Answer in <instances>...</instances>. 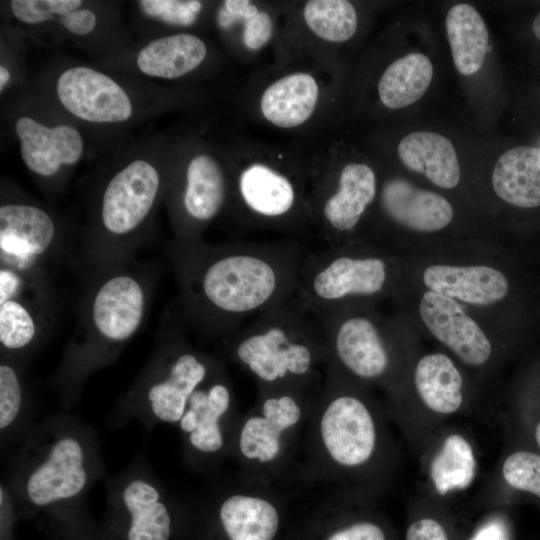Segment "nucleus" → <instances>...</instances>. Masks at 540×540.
Here are the masks:
<instances>
[{
	"mask_svg": "<svg viewBox=\"0 0 540 540\" xmlns=\"http://www.w3.org/2000/svg\"><path fill=\"white\" fill-rule=\"evenodd\" d=\"M309 250L295 237L227 243L174 239L166 256L178 288L175 302L192 333L222 341L296 294Z\"/></svg>",
	"mask_w": 540,
	"mask_h": 540,
	"instance_id": "1",
	"label": "nucleus"
},
{
	"mask_svg": "<svg viewBox=\"0 0 540 540\" xmlns=\"http://www.w3.org/2000/svg\"><path fill=\"white\" fill-rule=\"evenodd\" d=\"M77 322L55 383L74 397L86 378L107 365L142 327L155 272L134 260L84 275Z\"/></svg>",
	"mask_w": 540,
	"mask_h": 540,
	"instance_id": "2",
	"label": "nucleus"
},
{
	"mask_svg": "<svg viewBox=\"0 0 540 540\" xmlns=\"http://www.w3.org/2000/svg\"><path fill=\"white\" fill-rule=\"evenodd\" d=\"M261 388L308 385L329 352L321 319L296 294L222 340Z\"/></svg>",
	"mask_w": 540,
	"mask_h": 540,
	"instance_id": "3",
	"label": "nucleus"
},
{
	"mask_svg": "<svg viewBox=\"0 0 540 540\" xmlns=\"http://www.w3.org/2000/svg\"><path fill=\"white\" fill-rule=\"evenodd\" d=\"M89 435L75 424L52 423L27 442L15 479L21 501L33 511L60 516L68 524L71 512L98 472Z\"/></svg>",
	"mask_w": 540,
	"mask_h": 540,
	"instance_id": "4",
	"label": "nucleus"
},
{
	"mask_svg": "<svg viewBox=\"0 0 540 540\" xmlns=\"http://www.w3.org/2000/svg\"><path fill=\"white\" fill-rule=\"evenodd\" d=\"M176 302L163 314L154 352L129 400L155 422L178 424L192 395L221 366L196 348Z\"/></svg>",
	"mask_w": 540,
	"mask_h": 540,
	"instance_id": "5",
	"label": "nucleus"
},
{
	"mask_svg": "<svg viewBox=\"0 0 540 540\" xmlns=\"http://www.w3.org/2000/svg\"><path fill=\"white\" fill-rule=\"evenodd\" d=\"M388 278L384 257L355 251L346 242L326 245L305 256L296 296L320 315L382 293Z\"/></svg>",
	"mask_w": 540,
	"mask_h": 540,
	"instance_id": "6",
	"label": "nucleus"
},
{
	"mask_svg": "<svg viewBox=\"0 0 540 540\" xmlns=\"http://www.w3.org/2000/svg\"><path fill=\"white\" fill-rule=\"evenodd\" d=\"M306 179L295 168L255 158L231 179V197L249 225L293 236L310 229Z\"/></svg>",
	"mask_w": 540,
	"mask_h": 540,
	"instance_id": "7",
	"label": "nucleus"
},
{
	"mask_svg": "<svg viewBox=\"0 0 540 540\" xmlns=\"http://www.w3.org/2000/svg\"><path fill=\"white\" fill-rule=\"evenodd\" d=\"M47 272H22L0 265L1 355L20 358L42 341L56 313Z\"/></svg>",
	"mask_w": 540,
	"mask_h": 540,
	"instance_id": "8",
	"label": "nucleus"
},
{
	"mask_svg": "<svg viewBox=\"0 0 540 540\" xmlns=\"http://www.w3.org/2000/svg\"><path fill=\"white\" fill-rule=\"evenodd\" d=\"M313 181L308 195L310 228L322 246L345 243L377 196L374 170L350 162L335 172L325 169Z\"/></svg>",
	"mask_w": 540,
	"mask_h": 540,
	"instance_id": "9",
	"label": "nucleus"
},
{
	"mask_svg": "<svg viewBox=\"0 0 540 540\" xmlns=\"http://www.w3.org/2000/svg\"><path fill=\"white\" fill-rule=\"evenodd\" d=\"M59 261L74 265L75 250L65 242L44 209L25 203L0 207V265L22 272H47Z\"/></svg>",
	"mask_w": 540,
	"mask_h": 540,
	"instance_id": "10",
	"label": "nucleus"
},
{
	"mask_svg": "<svg viewBox=\"0 0 540 540\" xmlns=\"http://www.w3.org/2000/svg\"><path fill=\"white\" fill-rule=\"evenodd\" d=\"M329 381L318 424L322 449L336 466L360 468L372 460L377 450L375 418L360 397L341 391Z\"/></svg>",
	"mask_w": 540,
	"mask_h": 540,
	"instance_id": "11",
	"label": "nucleus"
},
{
	"mask_svg": "<svg viewBox=\"0 0 540 540\" xmlns=\"http://www.w3.org/2000/svg\"><path fill=\"white\" fill-rule=\"evenodd\" d=\"M323 324L329 364L365 381L384 378L391 356L378 324L367 314L342 306L317 315Z\"/></svg>",
	"mask_w": 540,
	"mask_h": 540,
	"instance_id": "12",
	"label": "nucleus"
},
{
	"mask_svg": "<svg viewBox=\"0 0 540 540\" xmlns=\"http://www.w3.org/2000/svg\"><path fill=\"white\" fill-rule=\"evenodd\" d=\"M104 532L112 540H170L172 514L154 480L134 473L122 479L110 498Z\"/></svg>",
	"mask_w": 540,
	"mask_h": 540,
	"instance_id": "13",
	"label": "nucleus"
},
{
	"mask_svg": "<svg viewBox=\"0 0 540 540\" xmlns=\"http://www.w3.org/2000/svg\"><path fill=\"white\" fill-rule=\"evenodd\" d=\"M307 385L262 388L257 410L242 423L238 450L248 461L270 464L283 450L285 435L301 420V390Z\"/></svg>",
	"mask_w": 540,
	"mask_h": 540,
	"instance_id": "14",
	"label": "nucleus"
},
{
	"mask_svg": "<svg viewBox=\"0 0 540 540\" xmlns=\"http://www.w3.org/2000/svg\"><path fill=\"white\" fill-rule=\"evenodd\" d=\"M231 197V179L220 163L207 154L190 159L178 191L175 240L202 241L206 226L224 209Z\"/></svg>",
	"mask_w": 540,
	"mask_h": 540,
	"instance_id": "15",
	"label": "nucleus"
},
{
	"mask_svg": "<svg viewBox=\"0 0 540 540\" xmlns=\"http://www.w3.org/2000/svg\"><path fill=\"white\" fill-rule=\"evenodd\" d=\"M57 95L70 113L85 121L123 122L132 115V104L124 89L91 68L65 70L57 82Z\"/></svg>",
	"mask_w": 540,
	"mask_h": 540,
	"instance_id": "16",
	"label": "nucleus"
},
{
	"mask_svg": "<svg viewBox=\"0 0 540 540\" xmlns=\"http://www.w3.org/2000/svg\"><path fill=\"white\" fill-rule=\"evenodd\" d=\"M419 312L431 334L467 365L480 366L490 358L489 339L456 300L429 290Z\"/></svg>",
	"mask_w": 540,
	"mask_h": 540,
	"instance_id": "17",
	"label": "nucleus"
},
{
	"mask_svg": "<svg viewBox=\"0 0 540 540\" xmlns=\"http://www.w3.org/2000/svg\"><path fill=\"white\" fill-rule=\"evenodd\" d=\"M232 404V390L220 366L192 395L178 425L197 453L212 455L224 447L223 420Z\"/></svg>",
	"mask_w": 540,
	"mask_h": 540,
	"instance_id": "18",
	"label": "nucleus"
},
{
	"mask_svg": "<svg viewBox=\"0 0 540 540\" xmlns=\"http://www.w3.org/2000/svg\"><path fill=\"white\" fill-rule=\"evenodd\" d=\"M380 208L393 223L419 232H433L446 227L454 211L443 196L393 177L380 191Z\"/></svg>",
	"mask_w": 540,
	"mask_h": 540,
	"instance_id": "19",
	"label": "nucleus"
},
{
	"mask_svg": "<svg viewBox=\"0 0 540 540\" xmlns=\"http://www.w3.org/2000/svg\"><path fill=\"white\" fill-rule=\"evenodd\" d=\"M321 97L317 77L305 70L286 73L270 82L259 97L264 120L281 129L302 126L314 115Z\"/></svg>",
	"mask_w": 540,
	"mask_h": 540,
	"instance_id": "20",
	"label": "nucleus"
},
{
	"mask_svg": "<svg viewBox=\"0 0 540 540\" xmlns=\"http://www.w3.org/2000/svg\"><path fill=\"white\" fill-rule=\"evenodd\" d=\"M15 130L24 163L40 176L51 177L62 164H75L82 155V137L71 126L49 128L30 117H21Z\"/></svg>",
	"mask_w": 540,
	"mask_h": 540,
	"instance_id": "21",
	"label": "nucleus"
},
{
	"mask_svg": "<svg viewBox=\"0 0 540 540\" xmlns=\"http://www.w3.org/2000/svg\"><path fill=\"white\" fill-rule=\"evenodd\" d=\"M433 292L474 305H490L503 299L509 289L505 275L483 265H431L423 273Z\"/></svg>",
	"mask_w": 540,
	"mask_h": 540,
	"instance_id": "22",
	"label": "nucleus"
},
{
	"mask_svg": "<svg viewBox=\"0 0 540 540\" xmlns=\"http://www.w3.org/2000/svg\"><path fill=\"white\" fill-rule=\"evenodd\" d=\"M402 163L412 171L425 175L435 185L454 188L460 180V166L451 141L429 131L413 132L398 144Z\"/></svg>",
	"mask_w": 540,
	"mask_h": 540,
	"instance_id": "23",
	"label": "nucleus"
},
{
	"mask_svg": "<svg viewBox=\"0 0 540 540\" xmlns=\"http://www.w3.org/2000/svg\"><path fill=\"white\" fill-rule=\"evenodd\" d=\"M496 194L522 208L540 206V148L519 146L507 150L492 173Z\"/></svg>",
	"mask_w": 540,
	"mask_h": 540,
	"instance_id": "24",
	"label": "nucleus"
},
{
	"mask_svg": "<svg viewBox=\"0 0 540 540\" xmlns=\"http://www.w3.org/2000/svg\"><path fill=\"white\" fill-rule=\"evenodd\" d=\"M220 527L228 540H273L279 526L276 507L269 500L235 493L218 508Z\"/></svg>",
	"mask_w": 540,
	"mask_h": 540,
	"instance_id": "25",
	"label": "nucleus"
},
{
	"mask_svg": "<svg viewBox=\"0 0 540 540\" xmlns=\"http://www.w3.org/2000/svg\"><path fill=\"white\" fill-rule=\"evenodd\" d=\"M418 396L434 414L451 415L463 403V379L454 362L443 353L420 358L414 371Z\"/></svg>",
	"mask_w": 540,
	"mask_h": 540,
	"instance_id": "26",
	"label": "nucleus"
},
{
	"mask_svg": "<svg viewBox=\"0 0 540 540\" xmlns=\"http://www.w3.org/2000/svg\"><path fill=\"white\" fill-rule=\"evenodd\" d=\"M206 55V45L199 37L180 33L147 44L138 53L137 65L146 75L174 79L196 69Z\"/></svg>",
	"mask_w": 540,
	"mask_h": 540,
	"instance_id": "27",
	"label": "nucleus"
},
{
	"mask_svg": "<svg viewBox=\"0 0 540 540\" xmlns=\"http://www.w3.org/2000/svg\"><path fill=\"white\" fill-rule=\"evenodd\" d=\"M446 32L458 72L469 76L479 71L489 42L487 26L480 13L469 4L454 5L447 12Z\"/></svg>",
	"mask_w": 540,
	"mask_h": 540,
	"instance_id": "28",
	"label": "nucleus"
},
{
	"mask_svg": "<svg viewBox=\"0 0 540 540\" xmlns=\"http://www.w3.org/2000/svg\"><path fill=\"white\" fill-rule=\"evenodd\" d=\"M432 63L422 53H409L395 60L383 72L378 93L384 106L407 107L419 100L431 84Z\"/></svg>",
	"mask_w": 540,
	"mask_h": 540,
	"instance_id": "29",
	"label": "nucleus"
},
{
	"mask_svg": "<svg viewBox=\"0 0 540 540\" xmlns=\"http://www.w3.org/2000/svg\"><path fill=\"white\" fill-rule=\"evenodd\" d=\"M477 461L470 442L461 434L448 435L430 464V479L437 494L468 488L474 480Z\"/></svg>",
	"mask_w": 540,
	"mask_h": 540,
	"instance_id": "30",
	"label": "nucleus"
},
{
	"mask_svg": "<svg viewBox=\"0 0 540 540\" xmlns=\"http://www.w3.org/2000/svg\"><path fill=\"white\" fill-rule=\"evenodd\" d=\"M221 28L237 26L239 40L245 52L264 49L272 40L275 25L271 14L249 0H226L218 13Z\"/></svg>",
	"mask_w": 540,
	"mask_h": 540,
	"instance_id": "31",
	"label": "nucleus"
},
{
	"mask_svg": "<svg viewBox=\"0 0 540 540\" xmlns=\"http://www.w3.org/2000/svg\"><path fill=\"white\" fill-rule=\"evenodd\" d=\"M303 21L312 34L330 43L349 40L358 25L357 11L346 0H310L302 10Z\"/></svg>",
	"mask_w": 540,
	"mask_h": 540,
	"instance_id": "32",
	"label": "nucleus"
},
{
	"mask_svg": "<svg viewBox=\"0 0 540 540\" xmlns=\"http://www.w3.org/2000/svg\"><path fill=\"white\" fill-rule=\"evenodd\" d=\"M26 391L17 359L1 355L0 430L7 433L16 426L24 411Z\"/></svg>",
	"mask_w": 540,
	"mask_h": 540,
	"instance_id": "33",
	"label": "nucleus"
},
{
	"mask_svg": "<svg viewBox=\"0 0 540 540\" xmlns=\"http://www.w3.org/2000/svg\"><path fill=\"white\" fill-rule=\"evenodd\" d=\"M504 481L513 489L540 499V454L518 450L509 454L502 465Z\"/></svg>",
	"mask_w": 540,
	"mask_h": 540,
	"instance_id": "34",
	"label": "nucleus"
},
{
	"mask_svg": "<svg viewBox=\"0 0 540 540\" xmlns=\"http://www.w3.org/2000/svg\"><path fill=\"white\" fill-rule=\"evenodd\" d=\"M79 0H13L10 7L14 16L27 24H40L54 15L64 16L77 10Z\"/></svg>",
	"mask_w": 540,
	"mask_h": 540,
	"instance_id": "35",
	"label": "nucleus"
},
{
	"mask_svg": "<svg viewBox=\"0 0 540 540\" xmlns=\"http://www.w3.org/2000/svg\"><path fill=\"white\" fill-rule=\"evenodd\" d=\"M140 4L148 15L182 26L191 25L202 9V3L195 0H146L141 1Z\"/></svg>",
	"mask_w": 540,
	"mask_h": 540,
	"instance_id": "36",
	"label": "nucleus"
},
{
	"mask_svg": "<svg viewBox=\"0 0 540 540\" xmlns=\"http://www.w3.org/2000/svg\"><path fill=\"white\" fill-rule=\"evenodd\" d=\"M327 540H386V537L375 523L361 521L334 531Z\"/></svg>",
	"mask_w": 540,
	"mask_h": 540,
	"instance_id": "37",
	"label": "nucleus"
},
{
	"mask_svg": "<svg viewBox=\"0 0 540 540\" xmlns=\"http://www.w3.org/2000/svg\"><path fill=\"white\" fill-rule=\"evenodd\" d=\"M405 540H448V537L438 521L432 518H422L409 526Z\"/></svg>",
	"mask_w": 540,
	"mask_h": 540,
	"instance_id": "38",
	"label": "nucleus"
},
{
	"mask_svg": "<svg viewBox=\"0 0 540 540\" xmlns=\"http://www.w3.org/2000/svg\"><path fill=\"white\" fill-rule=\"evenodd\" d=\"M60 23L70 32L78 35L90 33L96 25V16L89 9H77L59 18Z\"/></svg>",
	"mask_w": 540,
	"mask_h": 540,
	"instance_id": "39",
	"label": "nucleus"
},
{
	"mask_svg": "<svg viewBox=\"0 0 540 540\" xmlns=\"http://www.w3.org/2000/svg\"><path fill=\"white\" fill-rule=\"evenodd\" d=\"M62 540H112L104 530H98L95 527L84 524L77 518L65 525L64 536Z\"/></svg>",
	"mask_w": 540,
	"mask_h": 540,
	"instance_id": "40",
	"label": "nucleus"
},
{
	"mask_svg": "<svg viewBox=\"0 0 540 540\" xmlns=\"http://www.w3.org/2000/svg\"><path fill=\"white\" fill-rule=\"evenodd\" d=\"M471 540H508L501 524L490 522L481 527Z\"/></svg>",
	"mask_w": 540,
	"mask_h": 540,
	"instance_id": "41",
	"label": "nucleus"
},
{
	"mask_svg": "<svg viewBox=\"0 0 540 540\" xmlns=\"http://www.w3.org/2000/svg\"><path fill=\"white\" fill-rule=\"evenodd\" d=\"M9 78H10L9 71L5 67L1 66L0 67V90L1 91L3 90V87L8 82Z\"/></svg>",
	"mask_w": 540,
	"mask_h": 540,
	"instance_id": "42",
	"label": "nucleus"
},
{
	"mask_svg": "<svg viewBox=\"0 0 540 540\" xmlns=\"http://www.w3.org/2000/svg\"><path fill=\"white\" fill-rule=\"evenodd\" d=\"M532 29L534 35L540 40V12L536 15L533 20Z\"/></svg>",
	"mask_w": 540,
	"mask_h": 540,
	"instance_id": "43",
	"label": "nucleus"
},
{
	"mask_svg": "<svg viewBox=\"0 0 540 540\" xmlns=\"http://www.w3.org/2000/svg\"><path fill=\"white\" fill-rule=\"evenodd\" d=\"M534 439L535 442L540 450V420L537 422L535 429H534Z\"/></svg>",
	"mask_w": 540,
	"mask_h": 540,
	"instance_id": "44",
	"label": "nucleus"
}]
</instances>
